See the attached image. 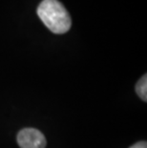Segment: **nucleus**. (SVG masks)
Instances as JSON below:
<instances>
[{
  "instance_id": "obj_1",
  "label": "nucleus",
  "mask_w": 147,
  "mask_h": 148,
  "mask_svg": "<svg viewBox=\"0 0 147 148\" xmlns=\"http://www.w3.org/2000/svg\"><path fill=\"white\" fill-rule=\"evenodd\" d=\"M37 14L45 26L54 34H65L72 26L70 14L57 0H43L37 8Z\"/></svg>"
},
{
  "instance_id": "obj_2",
  "label": "nucleus",
  "mask_w": 147,
  "mask_h": 148,
  "mask_svg": "<svg viewBox=\"0 0 147 148\" xmlns=\"http://www.w3.org/2000/svg\"><path fill=\"white\" fill-rule=\"evenodd\" d=\"M20 148H45L46 138L41 132L34 128H24L17 135Z\"/></svg>"
},
{
  "instance_id": "obj_3",
  "label": "nucleus",
  "mask_w": 147,
  "mask_h": 148,
  "mask_svg": "<svg viewBox=\"0 0 147 148\" xmlns=\"http://www.w3.org/2000/svg\"><path fill=\"white\" fill-rule=\"evenodd\" d=\"M136 92L143 101L147 100V75H144L137 81L136 85Z\"/></svg>"
},
{
  "instance_id": "obj_4",
  "label": "nucleus",
  "mask_w": 147,
  "mask_h": 148,
  "mask_svg": "<svg viewBox=\"0 0 147 148\" xmlns=\"http://www.w3.org/2000/svg\"><path fill=\"white\" fill-rule=\"evenodd\" d=\"M130 148H147V143L146 141H139V143H135Z\"/></svg>"
}]
</instances>
